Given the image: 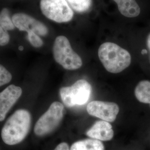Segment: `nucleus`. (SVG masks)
<instances>
[{"label": "nucleus", "mask_w": 150, "mask_h": 150, "mask_svg": "<svg viewBox=\"0 0 150 150\" xmlns=\"http://www.w3.org/2000/svg\"><path fill=\"white\" fill-rule=\"evenodd\" d=\"M27 38L33 47L39 48L43 46V42L42 39L35 32H30L27 33Z\"/></svg>", "instance_id": "f3484780"}, {"label": "nucleus", "mask_w": 150, "mask_h": 150, "mask_svg": "<svg viewBox=\"0 0 150 150\" xmlns=\"http://www.w3.org/2000/svg\"><path fill=\"white\" fill-rule=\"evenodd\" d=\"M54 150H70V149L67 143L62 142L57 145Z\"/></svg>", "instance_id": "6ab92c4d"}, {"label": "nucleus", "mask_w": 150, "mask_h": 150, "mask_svg": "<svg viewBox=\"0 0 150 150\" xmlns=\"http://www.w3.org/2000/svg\"><path fill=\"white\" fill-rule=\"evenodd\" d=\"M22 93L20 87L11 85L0 92V122L3 121L6 116L14 106Z\"/></svg>", "instance_id": "1a4fd4ad"}, {"label": "nucleus", "mask_w": 150, "mask_h": 150, "mask_svg": "<svg viewBox=\"0 0 150 150\" xmlns=\"http://www.w3.org/2000/svg\"><path fill=\"white\" fill-rule=\"evenodd\" d=\"M134 95L139 102L150 105V81H140L135 88Z\"/></svg>", "instance_id": "ddd939ff"}, {"label": "nucleus", "mask_w": 150, "mask_h": 150, "mask_svg": "<svg viewBox=\"0 0 150 150\" xmlns=\"http://www.w3.org/2000/svg\"><path fill=\"white\" fill-rule=\"evenodd\" d=\"M71 8L79 13H84L90 11L92 6V0H66Z\"/></svg>", "instance_id": "4468645a"}, {"label": "nucleus", "mask_w": 150, "mask_h": 150, "mask_svg": "<svg viewBox=\"0 0 150 150\" xmlns=\"http://www.w3.org/2000/svg\"><path fill=\"white\" fill-rule=\"evenodd\" d=\"M40 8L44 16L57 23L70 21L74 15L66 0H41Z\"/></svg>", "instance_id": "423d86ee"}, {"label": "nucleus", "mask_w": 150, "mask_h": 150, "mask_svg": "<svg viewBox=\"0 0 150 150\" xmlns=\"http://www.w3.org/2000/svg\"><path fill=\"white\" fill-rule=\"evenodd\" d=\"M86 110L91 116L112 122L116 119L120 108L114 102L93 101L87 105Z\"/></svg>", "instance_id": "6e6552de"}, {"label": "nucleus", "mask_w": 150, "mask_h": 150, "mask_svg": "<svg viewBox=\"0 0 150 150\" xmlns=\"http://www.w3.org/2000/svg\"><path fill=\"white\" fill-rule=\"evenodd\" d=\"M147 53V50H142V51H141V54H146Z\"/></svg>", "instance_id": "412c9836"}, {"label": "nucleus", "mask_w": 150, "mask_h": 150, "mask_svg": "<svg viewBox=\"0 0 150 150\" xmlns=\"http://www.w3.org/2000/svg\"><path fill=\"white\" fill-rule=\"evenodd\" d=\"M92 87L87 81H77L72 86L63 87L59 90V95L64 105L67 107L83 105L91 96Z\"/></svg>", "instance_id": "39448f33"}, {"label": "nucleus", "mask_w": 150, "mask_h": 150, "mask_svg": "<svg viewBox=\"0 0 150 150\" xmlns=\"http://www.w3.org/2000/svg\"><path fill=\"white\" fill-rule=\"evenodd\" d=\"M98 55L105 69L112 74L123 71L131 62V56L129 52L112 42L102 43L98 48Z\"/></svg>", "instance_id": "f03ea898"}, {"label": "nucleus", "mask_w": 150, "mask_h": 150, "mask_svg": "<svg viewBox=\"0 0 150 150\" xmlns=\"http://www.w3.org/2000/svg\"><path fill=\"white\" fill-rule=\"evenodd\" d=\"M10 41V35L7 31L0 26V46H4Z\"/></svg>", "instance_id": "a211bd4d"}, {"label": "nucleus", "mask_w": 150, "mask_h": 150, "mask_svg": "<svg viewBox=\"0 0 150 150\" xmlns=\"http://www.w3.org/2000/svg\"><path fill=\"white\" fill-rule=\"evenodd\" d=\"M64 115V105L57 101L53 102L35 124V134L38 136L42 137L52 133L59 127Z\"/></svg>", "instance_id": "20e7f679"}, {"label": "nucleus", "mask_w": 150, "mask_h": 150, "mask_svg": "<svg viewBox=\"0 0 150 150\" xmlns=\"http://www.w3.org/2000/svg\"><path fill=\"white\" fill-rule=\"evenodd\" d=\"M117 5L118 10L123 16L133 18L139 16L140 7L136 0H113Z\"/></svg>", "instance_id": "9b49d317"}, {"label": "nucleus", "mask_w": 150, "mask_h": 150, "mask_svg": "<svg viewBox=\"0 0 150 150\" xmlns=\"http://www.w3.org/2000/svg\"><path fill=\"white\" fill-rule=\"evenodd\" d=\"M0 26L7 31L14 30L15 28L10 17V11L6 8H3L0 12Z\"/></svg>", "instance_id": "2eb2a0df"}, {"label": "nucleus", "mask_w": 150, "mask_h": 150, "mask_svg": "<svg viewBox=\"0 0 150 150\" xmlns=\"http://www.w3.org/2000/svg\"><path fill=\"white\" fill-rule=\"evenodd\" d=\"M86 135L92 139L107 141L112 139L114 132L111 125L105 121H98L86 132Z\"/></svg>", "instance_id": "9d476101"}, {"label": "nucleus", "mask_w": 150, "mask_h": 150, "mask_svg": "<svg viewBox=\"0 0 150 150\" xmlns=\"http://www.w3.org/2000/svg\"><path fill=\"white\" fill-rule=\"evenodd\" d=\"M18 48H19V50H20V51H22V50H23V47L21 46H20V47H18Z\"/></svg>", "instance_id": "4be33fe9"}, {"label": "nucleus", "mask_w": 150, "mask_h": 150, "mask_svg": "<svg viewBox=\"0 0 150 150\" xmlns=\"http://www.w3.org/2000/svg\"><path fill=\"white\" fill-rule=\"evenodd\" d=\"M31 125V115L25 109H19L8 118L1 131V137L6 145L20 144L26 137Z\"/></svg>", "instance_id": "f257e3e1"}, {"label": "nucleus", "mask_w": 150, "mask_h": 150, "mask_svg": "<svg viewBox=\"0 0 150 150\" xmlns=\"http://www.w3.org/2000/svg\"><path fill=\"white\" fill-rule=\"evenodd\" d=\"M70 150H105V147L101 141L88 139L74 143Z\"/></svg>", "instance_id": "f8f14e48"}, {"label": "nucleus", "mask_w": 150, "mask_h": 150, "mask_svg": "<svg viewBox=\"0 0 150 150\" xmlns=\"http://www.w3.org/2000/svg\"><path fill=\"white\" fill-rule=\"evenodd\" d=\"M147 47L149 48L150 52V34L149 35L148 37L147 38Z\"/></svg>", "instance_id": "aec40b11"}, {"label": "nucleus", "mask_w": 150, "mask_h": 150, "mask_svg": "<svg viewBox=\"0 0 150 150\" xmlns=\"http://www.w3.org/2000/svg\"><path fill=\"white\" fill-rule=\"evenodd\" d=\"M12 20L15 27L20 31H25L27 33L35 32L41 36H45L48 34V28L44 23L26 13H15Z\"/></svg>", "instance_id": "0eeeda50"}, {"label": "nucleus", "mask_w": 150, "mask_h": 150, "mask_svg": "<svg viewBox=\"0 0 150 150\" xmlns=\"http://www.w3.org/2000/svg\"><path fill=\"white\" fill-rule=\"evenodd\" d=\"M12 78L11 73L4 66L0 64V87L8 83Z\"/></svg>", "instance_id": "dca6fc26"}, {"label": "nucleus", "mask_w": 150, "mask_h": 150, "mask_svg": "<svg viewBox=\"0 0 150 150\" xmlns=\"http://www.w3.org/2000/svg\"><path fill=\"white\" fill-rule=\"evenodd\" d=\"M52 51L54 59L64 69L77 70L82 67L80 56L73 50L69 40L64 36L56 38Z\"/></svg>", "instance_id": "7ed1b4c3"}]
</instances>
